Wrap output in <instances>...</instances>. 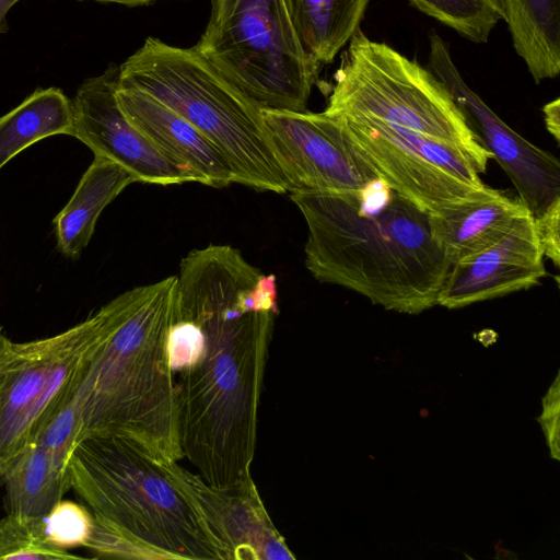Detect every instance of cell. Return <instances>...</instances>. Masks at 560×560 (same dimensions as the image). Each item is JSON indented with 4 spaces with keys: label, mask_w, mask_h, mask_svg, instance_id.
I'll use <instances>...</instances> for the list:
<instances>
[{
    "label": "cell",
    "mask_w": 560,
    "mask_h": 560,
    "mask_svg": "<svg viewBox=\"0 0 560 560\" xmlns=\"http://www.w3.org/2000/svg\"><path fill=\"white\" fill-rule=\"evenodd\" d=\"M544 256L560 267V197L534 217Z\"/></svg>",
    "instance_id": "26"
},
{
    "label": "cell",
    "mask_w": 560,
    "mask_h": 560,
    "mask_svg": "<svg viewBox=\"0 0 560 560\" xmlns=\"http://www.w3.org/2000/svg\"><path fill=\"white\" fill-rule=\"evenodd\" d=\"M176 283L167 277L103 305V328L79 386L80 439L117 435L160 463L184 457L166 348Z\"/></svg>",
    "instance_id": "3"
},
{
    "label": "cell",
    "mask_w": 560,
    "mask_h": 560,
    "mask_svg": "<svg viewBox=\"0 0 560 560\" xmlns=\"http://www.w3.org/2000/svg\"><path fill=\"white\" fill-rule=\"evenodd\" d=\"M354 159L377 179L429 214L489 189L459 149L361 116H331Z\"/></svg>",
    "instance_id": "9"
},
{
    "label": "cell",
    "mask_w": 560,
    "mask_h": 560,
    "mask_svg": "<svg viewBox=\"0 0 560 560\" xmlns=\"http://www.w3.org/2000/svg\"><path fill=\"white\" fill-rule=\"evenodd\" d=\"M174 469L230 559L295 558L271 522L252 477L218 488L177 463Z\"/></svg>",
    "instance_id": "14"
},
{
    "label": "cell",
    "mask_w": 560,
    "mask_h": 560,
    "mask_svg": "<svg viewBox=\"0 0 560 560\" xmlns=\"http://www.w3.org/2000/svg\"><path fill=\"white\" fill-rule=\"evenodd\" d=\"M290 197L307 225L305 266L316 280L387 311L415 315L438 305L452 262L432 236L428 212L377 178Z\"/></svg>",
    "instance_id": "2"
},
{
    "label": "cell",
    "mask_w": 560,
    "mask_h": 560,
    "mask_svg": "<svg viewBox=\"0 0 560 560\" xmlns=\"http://www.w3.org/2000/svg\"><path fill=\"white\" fill-rule=\"evenodd\" d=\"M289 192L342 191L376 177L350 153L339 122L322 113L261 109Z\"/></svg>",
    "instance_id": "12"
},
{
    "label": "cell",
    "mask_w": 560,
    "mask_h": 560,
    "mask_svg": "<svg viewBox=\"0 0 560 560\" xmlns=\"http://www.w3.org/2000/svg\"><path fill=\"white\" fill-rule=\"evenodd\" d=\"M419 11L476 44L487 43L503 19L498 0H409Z\"/></svg>",
    "instance_id": "22"
},
{
    "label": "cell",
    "mask_w": 560,
    "mask_h": 560,
    "mask_svg": "<svg viewBox=\"0 0 560 560\" xmlns=\"http://www.w3.org/2000/svg\"><path fill=\"white\" fill-rule=\"evenodd\" d=\"M513 47L536 83L560 72V0H498Z\"/></svg>",
    "instance_id": "18"
},
{
    "label": "cell",
    "mask_w": 560,
    "mask_h": 560,
    "mask_svg": "<svg viewBox=\"0 0 560 560\" xmlns=\"http://www.w3.org/2000/svg\"><path fill=\"white\" fill-rule=\"evenodd\" d=\"M82 422L83 398L78 387L35 439L62 474L67 475L70 456L80 439Z\"/></svg>",
    "instance_id": "24"
},
{
    "label": "cell",
    "mask_w": 560,
    "mask_h": 560,
    "mask_svg": "<svg viewBox=\"0 0 560 560\" xmlns=\"http://www.w3.org/2000/svg\"><path fill=\"white\" fill-rule=\"evenodd\" d=\"M44 530L49 542L61 549L85 547L92 530V512L73 501L60 500L43 516Z\"/></svg>",
    "instance_id": "25"
},
{
    "label": "cell",
    "mask_w": 560,
    "mask_h": 560,
    "mask_svg": "<svg viewBox=\"0 0 560 560\" xmlns=\"http://www.w3.org/2000/svg\"><path fill=\"white\" fill-rule=\"evenodd\" d=\"M80 556L52 546L44 530L43 517L8 513L0 520V560H71Z\"/></svg>",
    "instance_id": "23"
},
{
    "label": "cell",
    "mask_w": 560,
    "mask_h": 560,
    "mask_svg": "<svg viewBox=\"0 0 560 560\" xmlns=\"http://www.w3.org/2000/svg\"><path fill=\"white\" fill-rule=\"evenodd\" d=\"M135 182L136 177L119 164L94 155L69 201L52 220L59 253L78 259L103 210Z\"/></svg>",
    "instance_id": "17"
},
{
    "label": "cell",
    "mask_w": 560,
    "mask_h": 560,
    "mask_svg": "<svg viewBox=\"0 0 560 560\" xmlns=\"http://www.w3.org/2000/svg\"><path fill=\"white\" fill-rule=\"evenodd\" d=\"M116 96L128 120L167 158L196 174L201 184L223 188L234 183L221 152L183 116L137 89L117 84Z\"/></svg>",
    "instance_id": "15"
},
{
    "label": "cell",
    "mask_w": 560,
    "mask_h": 560,
    "mask_svg": "<svg viewBox=\"0 0 560 560\" xmlns=\"http://www.w3.org/2000/svg\"><path fill=\"white\" fill-rule=\"evenodd\" d=\"M98 2L118 3L127 7L147 5L159 0H93Z\"/></svg>",
    "instance_id": "30"
},
{
    "label": "cell",
    "mask_w": 560,
    "mask_h": 560,
    "mask_svg": "<svg viewBox=\"0 0 560 560\" xmlns=\"http://www.w3.org/2000/svg\"><path fill=\"white\" fill-rule=\"evenodd\" d=\"M101 306L50 337L14 341L0 326V476L81 384L104 324Z\"/></svg>",
    "instance_id": "8"
},
{
    "label": "cell",
    "mask_w": 560,
    "mask_h": 560,
    "mask_svg": "<svg viewBox=\"0 0 560 560\" xmlns=\"http://www.w3.org/2000/svg\"><path fill=\"white\" fill-rule=\"evenodd\" d=\"M119 66L84 80L72 102L71 137L131 173L137 182L173 185L201 179L159 150L121 110L116 89Z\"/></svg>",
    "instance_id": "11"
},
{
    "label": "cell",
    "mask_w": 560,
    "mask_h": 560,
    "mask_svg": "<svg viewBox=\"0 0 560 560\" xmlns=\"http://www.w3.org/2000/svg\"><path fill=\"white\" fill-rule=\"evenodd\" d=\"M72 102L57 88L36 89L0 117V170L15 155L45 138L71 136Z\"/></svg>",
    "instance_id": "21"
},
{
    "label": "cell",
    "mask_w": 560,
    "mask_h": 560,
    "mask_svg": "<svg viewBox=\"0 0 560 560\" xmlns=\"http://www.w3.org/2000/svg\"><path fill=\"white\" fill-rule=\"evenodd\" d=\"M535 218L527 211L486 249L452 264L438 305L448 310L528 290L546 276Z\"/></svg>",
    "instance_id": "13"
},
{
    "label": "cell",
    "mask_w": 560,
    "mask_h": 560,
    "mask_svg": "<svg viewBox=\"0 0 560 560\" xmlns=\"http://www.w3.org/2000/svg\"><path fill=\"white\" fill-rule=\"evenodd\" d=\"M18 1L20 0H0V34L8 32L7 14Z\"/></svg>",
    "instance_id": "29"
},
{
    "label": "cell",
    "mask_w": 560,
    "mask_h": 560,
    "mask_svg": "<svg viewBox=\"0 0 560 560\" xmlns=\"http://www.w3.org/2000/svg\"><path fill=\"white\" fill-rule=\"evenodd\" d=\"M118 85L142 91L188 120L224 156L234 183L289 192L260 107L195 47L148 37L119 66Z\"/></svg>",
    "instance_id": "5"
},
{
    "label": "cell",
    "mask_w": 560,
    "mask_h": 560,
    "mask_svg": "<svg viewBox=\"0 0 560 560\" xmlns=\"http://www.w3.org/2000/svg\"><path fill=\"white\" fill-rule=\"evenodd\" d=\"M194 46L260 109L305 112L322 65L303 49L284 0H210Z\"/></svg>",
    "instance_id": "7"
},
{
    "label": "cell",
    "mask_w": 560,
    "mask_h": 560,
    "mask_svg": "<svg viewBox=\"0 0 560 560\" xmlns=\"http://www.w3.org/2000/svg\"><path fill=\"white\" fill-rule=\"evenodd\" d=\"M176 277L166 348L182 451L207 483L235 486L252 477L277 278L230 245L192 249Z\"/></svg>",
    "instance_id": "1"
},
{
    "label": "cell",
    "mask_w": 560,
    "mask_h": 560,
    "mask_svg": "<svg viewBox=\"0 0 560 560\" xmlns=\"http://www.w3.org/2000/svg\"><path fill=\"white\" fill-rule=\"evenodd\" d=\"M371 0H284L305 52L319 65L331 63L360 28Z\"/></svg>",
    "instance_id": "19"
},
{
    "label": "cell",
    "mask_w": 560,
    "mask_h": 560,
    "mask_svg": "<svg viewBox=\"0 0 560 560\" xmlns=\"http://www.w3.org/2000/svg\"><path fill=\"white\" fill-rule=\"evenodd\" d=\"M324 113L368 117L445 142L462 150L479 174L493 159L431 71L360 28L341 56Z\"/></svg>",
    "instance_id": "6"
},
{
    "label": "cell",
    "mask_w": 560,
    "mask_h": 560,
    "mask_svg": "<svg viewBox=\"0 0 560 560\" xmlns=\"http://www.w3.org/2000/svg\"><path fill=\"white\" fill-rule=\"evenodd\" d=\"M173 463L117 435L80 439L67 476L93 514L85 548L106 558L230 559Z\"/></svg>",
    "instance_id": "4"
},
{
    "label": "cell",
    "mask_w": 560,
    "mask_h": 560,
    "mask_svg": "<svg viewBox=\"0 0 560 560\" xmlns=\"http://www.w3.org/2000/svg\"><path fill=\"white\" fill-rule=\"evenodd\" d=\"M528 210L489 187L482 195L430 214L431 233L452 264L498 242Z\"/></svg>",
    "instance_id": "16"
},
{
    "label": "cell",
    "mask_w": 560,
    "mask_h": 560,
    "mask_svg": "<svg viewBox=\"0 0 560 560\" xmlns=\"http://www.w3.org/2000/svg\"><path fill=\"white\" fill-rule=\"evenodd\" d=\"M427 69L448 90L453 101L511 179L517 199L533 217L560 197V162L505 124L465 82L448 45L436 33L429 36Z\"/></svg>",
    "instance_id": "10"
},
{
    "label": "cell",
    "mask_w": 560,
    "mask_h": 560,
    "mask_svg": "<svg viewBox=\"0 0 560 560\" xmlns=\"http://www.w3.org/2000/svg\"><path fill=\"white\" fill-rule=\"evenodd\" d=\"M559 373L557 374L553 383L548 392L541 399L542 412L537 418L540 423L544 434L546 436L550 456L555 459H560L559 451V412H560V384Z\"/></svg>",
    "instance_id": "27"
},
{
    "label": "cell",
    "mask_w": 560,
    "mask_h": 560,
    "mask_svg": "<svg viewBox=\"0 0 560 560\" xmlns=\"http://www.w3.org/2000/svg\"><path fill=\"white\" fill-rule=\"evenodd\" d=\"M544 120L547 130L560 142V100L556 98L542 106Z\"/></svg>",
    "instance_id": "28"
},
{
    "label": "cell",
    "mask_w": 560,
    "mask_h": 560,
    "mask_svg": "<svg viewBox=\"0 0 560 560\" xmlns=\"http://www.w3.org/2000/svg\"><path fill=\"white\" fill-rule=\"evenodd\" d=\"M0 480L5 488L8 513L30 517L47 515L70 490L68 476L54 466L37 441L9 463Z\"/></svg>",
    "instance_id": "20"
}]
</instances>
